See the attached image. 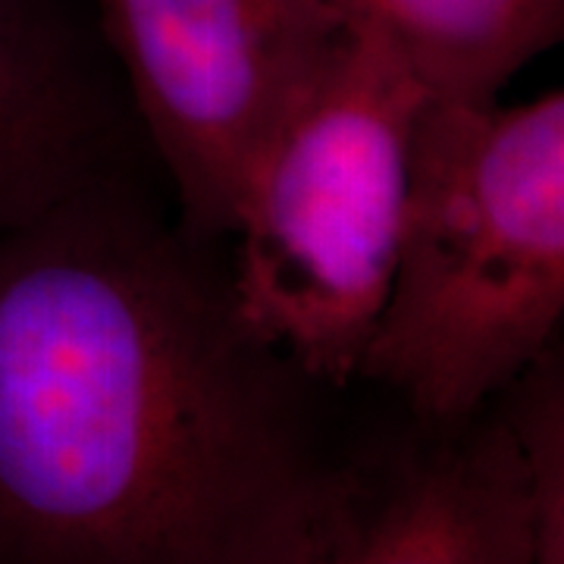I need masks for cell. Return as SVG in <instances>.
Returning a JSON list of instances; mask_svg holds the SVG:
<instances>
[{
	"label": "cell",
	"mask_w": 564,
	"mask_h": 564,
	"mask_svg": "<svg viewBox=\"0 0 564 564\" xmlns=\"http://www.w3.org/2000/svg\"><path fill=\"white\" fill-rule=\"evenodd\" d=\"M120 173L0 236V564H295L343 448Z\"/></svg>",
	"instance_id": "1"
},
{
	"label": "cell",
	"mask_w": 564,
	"mask_h": 564,
	"mask_svg": "<svg viewBox=\"0 0 564 564\" xmlns=\"http://www.w3.org/2000/svg\"><path fill=\"white\" fill-rule=\"evenodd\" d=\"M564 317V95L426 101L395 273L358 380L458 421L552 351Z\"/></svg>",
	"instance_id": "2"
},
{
	"label": "cell",
	"mask_w": 564,
	"mask_h": 564,
	"mask_svg": "<svg viewBox=\"0 0 564 564\" xmlns=\"http://www.w3.org/2000/svg\"><path fill=\"white\" fill-rule=\"evenodd\" d=\"M426 88L348 29L245 166L226 282L248 329L323 389L358 380L402 239Z\"/></svg>",
	"instance_id": "3"
},
{
	"label": "cell",
	"mask_w": 564,
	"mask_h": 564,
	"mask_svg": "<svg viewBox=\"0 0 564 564\" xmlns=\"http://www.w3.org/2000/svg\"><path fill=\"white\" fill-rule=\"evenodd\" d=\"M180 226L226 239L254 148L348 32L323 0H98Z\"/></svg>",
	"instance_id": "4"
},
{
	"label": "cell",
	"mask_w": 564,
	"mask_h": 564,
	"mask_svg": "<svg viewBox=\"0 0 564 564\" xmlns=\"http://www.w3.org/2000/svg\"><path fill=\"white\" fill-rule=\"evenodd\" d=\"M295 564H549L499 399L458 421L404 414L345 445Z\"/></svg>",
	"instance_id": "5"
},
{
	"label": "cell",
	"mask_w": 564,
	"mask_h": 564,
	"mask_svg": "<svg viewBox=\"0 0 564 564\" xmlns=\"http://www.w3.org/2000/svg\"><path fill=\"white\" fill-rule=\"evenodd\" d=\"M120 107L63 0H0V236L120 173Z\"/></svg>",
	"instance_id": "6"
},
{
	"label": "cell",
	"mask_w": 564,
	"mask_h": 564,
	"mask_svg": "<svg viewBox=\"0 0 564 564\" xmlns=\"http://www.w3.org/2000/svg\"><path fill=\"white\" fill-rule=\"evenodd\" d=\"M380 41L433 101H496L524 66L555 47L564 0H323Z\"/></svg>",
	"instance_id": "7"
}]
</instances>
